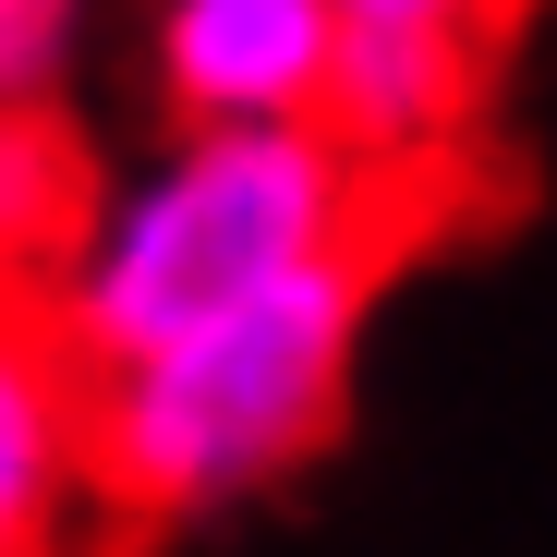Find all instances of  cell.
Masks as SVG:
<instances>
[{"instance_id":"52a82bcc","label":"cell","mask_w":557,"mask_h":557,"mask_svg":"<svg viewBox=\"0 0 557 557\" xmlns=\"http://www.w3.org/2000/svg\"><path fill=\"white\" fill-rule=\"evenodd\" d=\"M98 61V0H0V98H73Z\"/></svg>"},{"instance_id":"8992f818","label":"cell","mask_w":557,"mask_h":557,"mask_svg":"<svg viewBox=\"0 0 557 557\" xmlns=\"http://www.w3.org/2000/svg\"><path fill=\"white\" fill-rule=\"evenodd\" d=\"M98 134L73 98H0V304H49L98 219Z\"/></svg>"},{"instance_id":"277c9868","label":"cell","mask_w":557,"mask_h":557,"mask_svg":"<svg viewBox=\"0 0 557 557\" xmlns=\"http://www.w3.org/2000/svg\"><path fill=\"white\" fill-rule=\"evenodd\" d=\"M98 521V376L49 304H0V557H73Z\"/></svg>"},{"instance_id":"3957f363","label":"cell","mask_w":557,"mask_h":557,"mask_svg":"<svg viewBox=\"0 0 557 557\" xmlns=\"http://www.w3.org/2000/svg\"><path fill=\"white\" fill-rule=\"evenodd\" d=\"M339 49V0H146L134 13V73L158 122H327Z\"/></svg>"},{"instance_id":"7a4b0ae2","label":"cell","mask_w":557,"mask_h":557,"mask_svg":"<svg viewBox=\"0 0 557 557\" xmlns=\"http://www.w3.org/2000/svg\"><path fill=\"white\" fill-rule=\"evenodd\" d=\"M376 278H388V255H339L158 351L85 363L98 376L110 533H207L292 485L351 412L363 339H376Z\"/></svg>"},{"instance_id":"ba28073f","label":"cell","mask_w":557,"mask_h":557,"mask_svg":"<svg viewBox=\"0 0 557 557\" xmlns=\"http://www.w3.org/2000/svg\"><path fill=\"white\" fill-rule=\"evenodd\" d=\"M351 37H460V49H509L533 0H339Z\"/></svg>"},{"instance_id":"6da1fadb","label":"cell","mask_w":557,"mask_h":557,"mask_svg":"<svg viewBox=\"0 0 557 557\" xmlns=\"http://www.w3.org/2000/svg\"><path fill=\"white\" fill-rule=\"evenodd\" d=\"M424 207L339 122H158L146 158H110L49 315L85 363H122L304 267L400 255Z\"/></svg>"},{"instance_id":"5b68a950","label":"cell","mask_w":557,"mask_h":557,"mask_svg":"<svg viewBox=\"0 0 557 557\" xmlns=\"http://www.w3.org/2000/svg\"><path fill=\"white\" fill-rule=\"evenodd\" d=\"M497 61L509 49H460V37H351L339 85H327V122L436 219V195L460 182V158H473V134H485Z\"/></svg>"}]
</instances>
